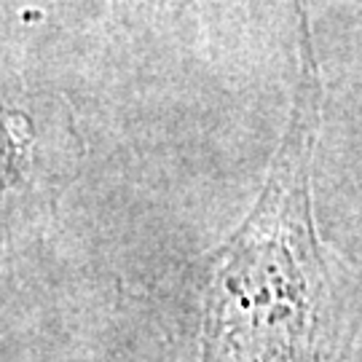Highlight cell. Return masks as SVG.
I'll use <instances>...</instances> for the list:
<instances>
[{
	"label": "cell",
	"instance_id": "obj_1",
	"mask_svg": "<svg viewBox=\"0 0 362 362\" xmlns=\"http://www.w3.org/2000/svg\"><path fill=\"white\" fill-rule=\"evenodd\" d=\"M303 19L300 78L255 204L207 255L199 362H354L349 272L314 220L322 78Z\"/></svg>",
	"mask_w": 362,
	"mask_h": 362
}]
</instances>
